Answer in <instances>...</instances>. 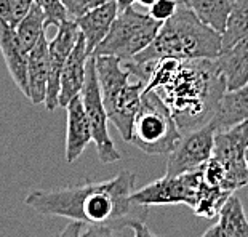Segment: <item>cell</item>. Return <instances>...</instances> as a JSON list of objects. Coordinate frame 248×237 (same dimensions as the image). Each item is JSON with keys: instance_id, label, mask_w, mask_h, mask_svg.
Instances as JSON below:
<instances>
[{"instance_id": "obj_13", "label": "cell", "mask_w": 248, "mask_h": 237, "mask_svg": "<svg viewBox=\"0 0 248 237\" xmlns=\"http://www.w3.org/2000/svg\"><path fill=\"white\" fill-rule=\"evenodd\" d=\"M90 53L87 50L85 37L78 35L77 44L74 45L71 55L67 56L61 74V90H60V106L66 108L71 99L82 93L83 83L87 77V63Z\"/></svg>"}, {"instance_id": "obj_28", "label": "cell", "mask_w": 248, "mask_h": 237, "mask_svg": "<svg viewBox=\"0 0 248 237\" xmlns=\"http://www.w3.org/2000/svg\"><path fill=\"white\" fill-rule=\"evenodd\" d=\"M61 2L66 7L69 16L74 18V19L80 18L82 15H85L90 10L88 0H61Z\"/></svg>"}, {"instance_id": "obj_14", "label": "cell", "mask_w": 248, "mask_h": 237, "mask_svg": "<svg viewBox=\"0 0 248 237\" xmlns=\"http://www.w3.org/2000/svg\"><path fill=\"white\" fill-rule=\"evenodd\" d=\"M66 112H67V130H66L64 156L66 160L72 164V162H76L82 156V152L85 151L90 141H93V135H92V125H90L88 115L85 112V108H83L80 95L71 99L69 104L66 106Z\"/></svg>"}, {"instance_id": "obj_9", "label": "cell", "mask_w": 248, "mask_h": 237, "mask_svg": "<svg viewBox=\"0 0 248 237\" xmlns=\"http://www.w3.org/2000/svg\"><path fill=\"white\" fill-rule=\"evenodd\" d=\"M215 133L216 127L212 120L203 127L184 133L175 149L167 156L165 175L176 176L202 168L213 156Z\"/></svg>"}, {"instance_id": "obj_34", "label": "cell", "mask_w": 248, "mask_h": 237, "mask_svg": "<svg viewBox=\"0 0 248 237\" xmlns=\"http://www.w3.org/2000/svg\"><path fill=\"white\" fill-rule=\"evenodd\" d=\"M110 2H115V0H88V5H90V8H93V7H99V5H104V3H110Z\"/></svg>"}, {"instance_id": "obj_29", "label": "cell", "mask_w": 248, "mask_h": 237, "mask_svg": "<svg viewBox=\"0 0 248 237\" xmlns=\"http://www.w3.org/2000/svg\"><path fill=\"white\" fill-rule=\"evenodd\" d=\"M80 237H115V236H114V229L106 228V226L88 224V228H83Z\"/></svg>"}, {"instance_id": "obj_33", "label": "cell", "mask_w": 248, "mask_h": 237, "mask_svg": "<svg viewBox=\"0 0 248 237\" xmlns=\"http://www.w3.org/2000/svg\"><path fill=\"white\" fill-rule=\"evenodd\" d=\"M117 2V7H119V12H124L125 8H128V7H131L136 0H115Z\"/></svg>"}, {"instance_id": "obj_24", "label": "cell", "mask_w": 248, "mask_h": 237, "mask_svg": "<svg viewBox=\"0 0 248 237\" xmlns=\"http://www.w3.org/2000/svg\"><path fill=\"white\" fill-rule=\"evenodd\" d=\"M35 5H39L40 10L45 15V26H60L64 23L66 19H69V13H67L66 7L62 5L61 0H34Z\"/></svg>"}, {"instance_id": "obj_26", "label": "cell", "mask_w": 248, "mask_h": 237, "mask_svg": "<svg viewBox=\"0 0 248 237\" xmlns=\"http://www.w3.org/2000/svg\"><path fill=\"white\" fill-rule=\"evenodd\" d=\"M203 178L210 186H218L224 181V167L219 160H216L215 157H210L207 164L203 165Z\"/></svg>"}, {"instance_id": "obj_18", "label": "cell", "mask_w": 248, "mask_h": 237, "mask_svg": "<svg viewBox=\"0 0 248 237\" xmlns=\"http://www.w3.org/2000/svg\"><path fill=\"white\" fill-rule=\"evenodd\" d=\"M216 66L223 74L228 90H235L248 82V35L231 48L221 51L216 58Z\"/></svg>"}, {"instance_id": "obj_19", "label": "cell", "mask_w": 248, "mask_h": 237, "mask_svg": "<svg viewBox=\"0 0 248 237\" xmlns=\"http://www.w3.org/2000/svg\"><path fill=\"white\" fill-rule=\"evenodd\" d=\"M248 120V82L235 90H226L219 99L212 122L216 131L235 127Z\"/></svg>"}, {"instance_id": "obj_2", "label": "cell", "mask_w": 248, "mask_h": 237, "mask_svg": "<svg viewBox=\"0 0 248 237\" xmlns=\"http://www.w3.org/2000/svg\"><path fill=\"white\" fill-rule=\"evenodd\" d=\"M146 90L160 95L184 135L215 117L219 99L228 88L215 60L165 58L155 63Z\"/></svg>"}, {"instance_id": "obj_15", "label": "cell", "mask_w": 248, "mask_h": 237, "mask_svg": "<svg viewBox=\"0 0 248 237\" xmlns=\"http://www.w3.org/2000/svg\"><path fill=\"white\" fill-rule=\"evenodd\" d=\"M119 15L117 2H110L90 8L85 15L76 19L82 35L85 37V44L90 56H93L94 48L104 40L110 31V26Z\"/></svg>"}, {"instance_id": "obj_8", "label": "cell", "mask_w": 248, "mask_h": 237, "mask_svg": "<svg viewBox=\"0 0 248 237\" xmlns=\"http://www.w3.org/2000/svg\"><path fill=\"white\" fill-rule=\"evenodd\" d=\"M82 103L88 115L90 125H92L93 141L96 144L98 157L103 164H114L122 159L120 152L115 147L112 138L108 130V112L103 104L101 88H99L98 74H96V58L90 56L87 63V77L82 88Z\"/></svg>"}, {"instance_id": "obj_11", "label": "cell", "mask_w": 248, "mask_h": 237, "mask_svg": "<svg viewBox=\"0 0 248 237\" xmlns=\"http://www.w3.org/2000/svg\"><path fill=\"white\" fill-rule=\"evenodd\" d=\"M146 90V82L138 77H133L122 92H119L109 104H106V112L109 122L115 125L124 141L130 143L133 122L141 106L142 93Z\"/></svg>"}, {"instance_id": "obj_35", "label": "cell", "mask_w": 248, "mask_h": 237, "mask_svg": "<svg viewBox=\"0 0 248 237\" xmlns=\"http://www.w3.org/2000/svg\"><path fill=\"white\" fill-rule=\"evenodd\" d=\"M140 5H142V7H151L152 3H155L157 0H136Z\"/></svg>"}, {"instance_id": "obj_25", "label": "cell", "mask_w": 248, "mask_h": 237, "mask_svg": "<svg viewBox=\"0 0 248 237\" xmlns=\"http://www.w3.org/2000/svg\"><path fill=\"white\" fill-rule=\"evenodd\" d=\"M178 5L179 0H157L155 3H152L149 7V15L154 19L163 23V21L170 19L176 13Z\"/></svg>"}, {"instance_id": "obj_3", "label": "cell", "mask_w": 248, "mask_h": 237, "mask_svg": "<svg viewBox=\"0 0 248 237\" xmlns=\"http://www.w3.org/2000/svg\"><path fill=\"white\" fill-rule=\"evenodd\" d=\"M223 51V35L205 24L191 8L179 2L176 13L163 21L151 45L138 53L133 61L157 63L173 60H216Z\"/></svg>"}, {"instance_id": "obj_4", "label": "cell", "mask_w": 248, "mask_h": 237, "mask_svg": "<svg viewBox=\"0 0 248 237\" xmlns=\"http://www.w3.org/2000/svg\"><path fill=\"white\" fill-rule=\"evenodd\" d=\"M181 136L176 120L160 95L155 90H144L130 143L146 154L168 156Z\"/></svg>"}, {"instance_id": "obj_20", "label": "cell", "mask_w": 248, "mask_h": 237, "mask_svg": "<svg viewBox=\"0 0 248 237\" xmlns=\"http://www.w3.org/2000/svg\"><path fill=\"white\" fill-rule=\"evenodd\" d=\"M205 24L223 35L234 0H181Z\"/></svg>"}, {"instance_id": "obj_1", "label": "cell", "mask_w": 248, "mask_h": 237, "mask_svg": "<svg viewBox=\"0 0 248 237\" xmlns=\"http://www.w3.org/2000/svg\"><path fill=\"white\" fill-rule=\"evenodd\" d=\"M135 184L136 173L122 170L108 181L87 180L76 186L34 189L26 196L24 204L42 215L119 231L133 221H144L149 215V207L131 199Z\"/></svg>"}, {"instance_id": "obj_21", "label": "cell", "mask_w": 248, "mask_h": 237, "mask_svg": "<svg viewBox=\"0 0 248 237\" xmlns=\"http://www.w3.org/2000/svg\"><path fill=\"white\" fill-rule=\"evenodd\" d=\"M248 35V0H234L232 10L223 32V50L231 48Z\"/></svg>"}, {"instance_id": "obj_16", "label": "cell", "mask_w": 248, "mask_h": 237, "mask_svg": "<svg viewBox=\"0 0 248 237\" xmlns=\"http://www.w3.org/2000/svg\"><path fill=\"white\" fill-rule=\"evenodd\" d=\"M46 34L40 37L35 47L29 51L28 61V85L29 99L32 104H44L46 98V83L50 74V48Z\"/></svg>"}, {"instance_id": "obj_30", "label": "cell", "mask_w": 248, "mask_h": 237, "mask_svg": "<svg viewBox=\"0 0 248 237\" xmlns=\"http://www.w3.org/2000/svg\"><path fill=\"white\" fill-rule=\"evenodd\" d=\"M83 231V223L82 221H71L64 229L61 231L56 237H80V233Z\"/></svg>"}, {"instance_id": "obj_12", "label": "cell", "mask_w": 248, "mask_h": 237, "mask_svg": "<svg viewBox=\"0 0 248 237\" xmlns=\"http://www.w3.org/2000/svg\"><path fill=\"white\" fill-rule=\"evenodd\" d=\"M0 51L7 64V69L12 76L13 82L24 93V96H29L28 85V61L29 51L26 50L23 42L19 40L16 29L8 23L0 19Z\"/></svg>"}, {"instance_id": "obj_7", "label": "cell", "mask_w": 248, "mask_h": 237, "mask_svg": "<svg viewBox=\"0 0 248 237\" xmlns=\"http://www.w3.org/2000/svg\"><path fill=\"white\" fill-rule=\"evenodd\" d=\"M248 147V120L235 127L215 133L213 156L224 167V181L221 189L234 194L248 184V164L245 151Z\"/></svg>"}, {"instance_id": "obj_32", "label": "cell", "mask_w": 248, "mask_h": 237, "mask_svg": "<svg viewBox=\"0 0 248 237\" xmlns=\"http://www.w3.org/2000/svg\"><path fill=\"white\" fill-rule=\"evenodd\" d=\"M0 19L8 23L10 21V5L8 0H0Z\"/></svg>"}, {"instance_id": "obj_36", "label": "cell", "mask_w": 248, "mask_h": 237, "mask_svg": "<svg viewBox=\"0 0 248 237\" xmlns=\"http://www.w3.org/2000/svg\"><path fill=\"white\" fill-rule=\"evenodd\" d=\"M245 160H247V164H248V147H247V151H245Z\"/></svg>"}, {"instance_id": "obj_17", "label": "cell", "mask_w": 248, "mask_h": 237, "mask_svg": "<svg viewBox=\"0 0 248 237\" xmlns=\"http://www.w3.org/2000/svg\"><path fill=\"white\" fill-rule=\"evenodd\" d=\"M202 237H248V218L244 204L235 194L228 197L218 213V221Z\"/></svg>"}, {"instance_id": "obj_5", "label": "cell", "mask_w": 248, "mask_h": 237, "mask_svg": "<svg viewBox=\"0 0 248 237\" xmlns=\"http://www.w3.org/2000/svg\"><path fill=\"white\" fill-rule=\"evenodd\" d=\"M162 23L142 13L133 5L119 12L104 40L93 51V56L110 55L122 61H130L151 45L155 39Z\"/></svg>"}, {"instance_id": "obj_10", "label": "cell", "mask_w": 248, "mask_h": 237, "mask_svg": "<svg viewBox=\"0 0 248 237\" xmlns=\"http://www.w3.org/2000/svg\"><path fill=\"white\" fill-rule=\"evenodd\" d=\"M80 29L76 19L69 18L64 23L58 26L56 35L48 42L50 48V74L48 83H46V98L45 108L46 111H55L60 106V90H61V74L67 56L71 55L74 45L77 44Z\"/></svg>"}, {"instance_id": "obj_6", "label": "cell", "mask_w": 248, "mask_h": 237, "mask_svg": "<svg viewBox=\"0 0 248 237\" xmlns=\"http://www.w3.org/2000/svg\"><path fill=\"white\" fill-rule=\"evenodd\" d=\"M205 184L203 167L199 170L183 173L176 176H163L155 180L140 191H135L131 199L146 207L152 205H178L184 204L194 208L199 201L200 191Z\"/></svg>"}, {"instance_id": "obj_27", "label": "cell", "mask_w": 248, "mask_h": 237, "mask_svg": "<svg viewBox=\"0 0 248 237\" xmlns=\"http://www.w3.org/2000/svg\"><path fill=\"white\" fill-rule=\"evenodd\" d=\"M10 5V21L8 24L16 28V24L29 13L31 7L34 5V0H8Z\"/></svg>"}, {"instance_id": "obj_31", "label": "cell", "mask_w": 248, "mask_h": 237, "mask_svg": "<svg viewBox=\"0 0 248 237\" xmlns=\"http://www.w3.org/2000/svg\"><path fill=\"white\" fill-rule=\"evenodd\" d=\"M130 228L133 229L135 237H160L159 234L152 233V231L146 226L144 221H133V223L130 224Z\"/></svg>"}, {"instance_id": "obj_23", "label": "cell", "mask_w": 248, "mask_h": 237, "mask_svg": "<svg viewBox=\"0 0 248 237\" xmlns=\"http://www.w3.org/2000/svg\"><path fill=\"white\" fill-rule=\"evenodd\" d=\"M231 196V192L224 191L218 186H210L205 181L202 191H200L199 201L195 204V207L192 208L194 213L200 218H215L218 217L223 204L228 201V197Z\"/></svg>"}, {"instance_id": "obj_22", "label": "cell", "mask_w": 248, "mask_h": 237, "mask_svg": "<svg viewBox=\"0 0 248 237\" xmlns=\"http://www.w3.org/2000/svg\"><path fill=\"white\" fill-rule=\"evenodd\" d=\"M16 34L19 40L23 42L26 50L31 51L35 47L37 42L40 40V37L45 34L46 26H45V15L40 10L39 5H32L29 10V13L16 24Z\"/></svg>"}]
</instances>
